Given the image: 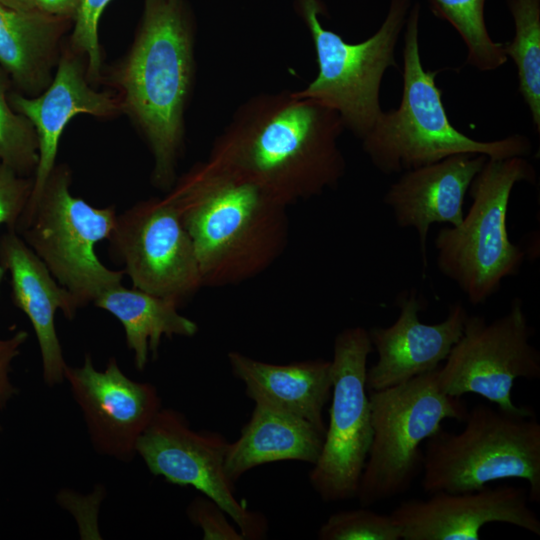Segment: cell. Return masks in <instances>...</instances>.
I'll list each match as a JSON object with an SVG mask.
<instances>
[{
    "label": "cell",
    "mask_w": 540,
    "mask_h": 540,
    "mask_svg": "<svg viewBox=\"0 0 540 540\" xmlns=\"http://www.w3.org/2000/svg\"><path fill=\"white\" fill-rule=\"evenodd\" d=\"M108 240L133 288L180 307L203 287L193 242L168 194L117 215Z\"/></svg>",
    "instance_id": "cell-12"
},
{
    "label": "cell",
    "mask_w": 540,
    "mask_h": 540,
    "mask_svg": "<svg viewBox=\"0 0 540 540\" xmlns=\"http://www.w3.org/2000/svg\"><path fill=\"white\" fill-rule=\"evenodd\" d=\"M532 335L520 297L490 322L468 315L461 337L436 370L440 389L454 397L474 393L507 413L533 416L529 407L516 405L511 397L516 379L540 378V352L530 341Z\"/></svg>",
    "instance_id": "cell-10"
},
{
    "label": "cell",
    "mask_w": 540,
    "mask_h": 540,
    "mask_svg": "<svg viewBox=\"0 0 540 540\" xmlns=\"http://www.w3.org/2000/svg\"><path fill=\"white\" fill-rule=\"evenodd\" d=\"M373 351L361 326L339 332L331 361V406L322 450L309 482L324 502L356 498L372 441L366 373Z\"/></svg>",
    "instance_id": "cell-11"
},
{
    "label": "cell",
    "mask_w": 540,
    "mask_h": 540,
    "mask_svg": "<svg viewBox=\"0 0 540 540\" xmlns=\"http://www.w3.org/2000/svg\"><path fill=\"white\" fill-rule=\"evenodd\" d=\"M0 162L26 177L38 162V145L33 126L11 106L0 72Z\"/></svg>",
    "instance_id": "cell-26"
},
{
    "label": "cell",
    "mask_w": 540,
    "mask_h": 540,
    "mask_svg": "<svg viewBox=\"0 0 540 540\" xmlns=\"http://www.w3.org/2000/svg\"><path fill=\"white\" fill-rule=\"evenodd\" d=\"M528 502V491L523 487L485 486L404 500L390 515L403 540H477L482 527L491 522L514 525L539 536L540 519Z\"/></svg>",
    "instance_id": "cell-15"
},
{
    "label": "cell",
    "mask_w": 540,
    "mask_h": 540,
    "mask_svg": "<svg viewBox=\"0 0 540 540\" xmlns=\"http://www.w3.org/2000/svg\"><path fill=\"white\" fill-rule=\"evenodd\" d=\"M537 173L526 157L487 158L472 180L471 205L457 226L436 234V266L474 306L485 304L507 277L519 273L526 252L510 240L507 213L517 183L535 184Z\"/></svg>",
    "instance_id": "cell-5"
},
{
    "label": "cell",
    "mask_w": 540,
    "mask_h": 540,
    "mask_svg": "<svg viewBox=\"0 0 540 540\" xmlns=\"http://www.w3.org/2000/svg\"><path fill=\"white\" fill-rule=\"evenodd\" d=\"M227 359L232 374L243 382L245 394L254 403L301 417L325 435L323 409L332 389L330 360L272 364L238 351H230Z\"/></svg>",
    "instance_id": "cell-20"
},
{
    "label": "cell",
    "mask_w": 540,
    "mask_h": 540,
    "mask_svg": "<svg viewBox=\"0 0 540 540\" xmlns=\"http://www.w3.org/2000/svg\"><path fill=\"white\" fill-rule=\"evenodd\" d=\"M395 305L399 314L393 324L368 330L378 355L377 362L367 368L368 391L396 386L438 369L461 337L469 315L461 302H455L441 322L423 323L419 314L427 302L415 289L401 292Z\"/></svg>",
    "instance_id": "cell-16"
},
{
    "label": "cell",
    "mask_w": 540,
    "mask_h": 540,
    "mask_svg": "<svg viewBox=\"0 0 540 540\" xmlns=\"http://www.w3.org/2000/svg\"><path fill=\"white\" fill-rule=\"evenodd\" d=\"M168 195L193 242L203 287L254 278L287 247L288 207L209 159L193 166Z\"/></svg>",
    "instance_id": "cell-2"
},
{
    "label": "cell",
    "mask_w": 540,
    "mask_h": 540,
    "mask_svg": "<svg viewBox=\"0 0 540 540\" xmlns=\"http://www.w3.org/2000/svg\"><path fill=\"white\" fill-rule=\"evenodd\" d=\"M344 130L335 110L296 91L261 93L236 109L208 159L288 207L338 186L346 172Z\"/></svg>",
    "instance_id": "cell-1"
},
{
    "label": "cell",
    "mask_w": 540,
    "mask_h": 540,
    "mask_svg": "<svg viewBox=\"0 0 540 540\" xmlns=\"http://www.w3.org/2000/svg\"><path fill=\"white\" fill-rule=\"evenodd\" d=\"M324 436L301 417L254 403L239 438L229 442L225 473L235 483L249 470L267 463L295 460L314 465L320 456Z\"/></svg>",
    "instance_id": "cell-21"
},
{
    "label": "cell",
    "mask_w": 540,
    "mask_h": 540,
    "mask_svg": "<svg viewBox=\"0 0 540 540\" xmlns=\"http://www.w3.org/2000/svg\"><path fill=\"white\" fill-rule=\"evenodd\" d=\"M421 5L407 15L403 47V92L397 109L383 111L361 140L372 165L384 175L400 174L456 154L488 158L527 157L530 139L513 134L492 141L473 139L456 129L446 113L435 79L439 70H425L419 49Z\"/></svg>",
    "instance_id": "cell-4"
},
{
    "label": "cell",
    "mask_w": 540,
    "mask_h": 540,
    "mask_svg": "<svg viewBox=\"0 0 540 540\" xmlns=\"http://www.w3.org/2000/svg\"><path fill=\"white\" fill-rule=\"evenodd\" d=\"M186 514L202 530L204 540H245L240 530L230 524L227 513L203 494L189 503Z\"/></svg>",
    "instance_id": "cell-30"
},
{
    "label": "cell",
    "mask_w": 540,
    "mask_h": 540,
    "mask_svg": "<svg viewBox=\"0 0 540 540\" xmlns=\"http://www.w3.org/2000/svg\"><path fill=\"white\" fill-rule=\"evenodd\" d=\"M458 433L442 427L425 443L421 487L424 492L460 493L504 479L528 483L531 502H540V424L477 404Z\"/></svg>",
    "instance_id": "cell-6"
},
{
    "label": "cell",
    "mask_w": 540,
    "mask_h": 540,
    "mask_svg": "<svg viewBox=\"0 0 540 540\" xmlns=\"http://www.w3.org/2000/svg\"><path fill=\"white\" fill-rule=\"evenodd\" d=\"M486 0H428L431 12L448 22L467 48L466 63L479 71H493L504 65L508 57L504 43L495 42L484 18Z\"/></svg>",
    "instance_id": "cell-25"
},
{
    "label": "cell",
    "mask_w": 540,
    "mask_h": 540,
    "mask_svg": "<svg viewBox=\"0 0 540 540\" xmlns=\"http://www.w3.org/2000/svg\"><path fill=\"white\" fill-rule=\"evenodd\" d=\"M192 77L193 30L184 1L146 0L122 86L154 157L153 182L167 190L176 180Z\"/></svg>",
    "instance_id": "cell-3"
},
{
    "label": "cell",
    "mask_w": 540,
    "mask_h": 540,
    "mask_svg": "<svg viewBox=\"0 0 540 540\" xmlns=\"http://www.w3.org/2000/svg\"><path fill=\"white\" fill-rule=\"evenodd\" d=\"M228 445L221 433L194 430L181 412L161 408L140 436L136 453L151 474L174 485L193 487L215 501L244 539H264L269 528L266 517L236 499L234 483L225 473Z\"/></svg>",
    "instance_id": "cell-13"
},
{
    "label": "cell",
    "mask_w": 540,
    "mask_h": 540,
    "mask_svg": "<svg viewBox=\"0 0 540 540\" xmlns=\"http://www.w3.org/2000/svg\"><path fill=\"white\" fill-rule=\"evenodd\" d=\"M0 3L19 10L36 9L33 0H0Z\"/></svg>",
    "instance_id": "cell-33"
},
{
    "label": "cell",
    "mask_w": 540,
    "mask_h": 540,
    "mask_svg": "<svg viewBox=\"0 0 540 540\" xmlns=\"http://www.w3.org/2000/svg\"><path fill=\"white\" fill-rule=\"evenodd\" d=\"M515 35L504 43L506 56L517 67L518 91L540 133V0H507Z\"/></svg>",
    "instance_id": "cell-24"
},
{
    "label": "cell",
    "mask_w": 540,
    "mask_h": 540,
    "mask_svg": "<svg viewBox=\"0 0 540 540\" xmlns=\"http://www.w3.org/2000/svg\"><path fill=\"white\" fill-rule=\"evenodd\" d=\"M61 19L38 9L19 10L0 3V66L20 88L38 86Z\"/></svg>",
    "instance_id": "cell-23"
},
{
    "label": "cell",
    "mask_w": 540,
    "mask_h": 540,
    "mask_svg": "<svg viewBox=\"0 0 540 540\" xmlns=\"http://www.w3.org/2000/svg\"><path fill=\"white\" fill-rule=\"evenodd\" d=\"M436 370L369 391L373 434L356 494L361 506L408 491L422 468L421 443L444 419L465 420V402L440 389Z\"/></svg>",
    "instance_id": "cell-8"
},
{
    "label": "cell",
    "mask_w": 540,
    "mask_h": 540,
    "mask_svg": "<svg viewBox=\"0 0 540 540\" xmlns=\"http://www.w3.org/2000/svg\"><path fill=\"white\" fill-rule=\"evenodd\" d=\"M487 158L483 154H456L404 171L384 194L383 202L396 224L417 232L424 268L431 225L460 224L469 186Z\"/></svg>",
    "instance_id": "cell-17"
},
{
    "label": "cell",
    "mask_w": 540,
    "mask_h": 540,
    "mask_svg": "<svg viewBox=\"0 0 540 540\" xmlns=\"http://www.w3.org/2000/svg\"><path fill=\"white\" fill-rule=\"evenodd\" d=\"M0 266L10 275L11 299L30 320L40 348L42 374L49 387L62 384L66 362L55 328L60 309L71 320L81 308L21 236L7 230L0 236Z\"/></svg>",
    "instance_id": "cell-18"
},
{
    "label": "cell",
    "mask_w": 540,
    "mask_h": 540,
    "mask_svg": "<svg viewBox=\"0 0 540 540\" xmlns=\"http://www.w3.org/2000/svg\"><path fill=\"white\" fill-rule=\"evenodd\" d=\"M64 377L94 450L121 462L132 461L140 436L162 408L156 387L130 379L114 357L99 371L90 354L80 366L67 365Z\"/></svg>",
    "instance_id": "cell-14"
},
{
    "label": "cell",
    "mask_w": 540,
    "mask_h": 540,
    "mask_svg": "<svg viewBox=\"0 0 540 540\" xmlns=\"http://www.w3.org/2000/svg\"><path fill=\"white\" fill-rule=\"evenodd\" d=\"M320 540H399L401 529L390 514L366 507L333 513L321 525Z\"/></svg>",
    "instance_id": "cell-27"
},
{
    "label": "cell",
    "mask_w": 540,
    "mask_h": 540,
    "mask_svg": "<svg viewBox=\"0 0 540 540\" xmlns=\"http://www.w3.org/2000/svg\"><path fill=\"white\" fill-rule=\"evenodd\" d=\"M35 8L48 15L65 17L76 12L81 0H33Z\"/></svg>",
    "instance_id": "cell-32"
},
{
    "label": "cell",
    "mask_w": 540,
    "mask_h": 540,
    "mask_svg": "<svg viewBox=\"0 0 540 540\" xmlns=\"http://www.w3.org/2000/svg\"><path fill=\"white\" fill-rule=\"evenodd\" d=\"M33 189V180L20 176L0 162V226L17 230L27 208Z\"/></svg>",
    "instance_id": "cell-28"
},
{
    "label": "cell",
    "mask_w": 540,
    "mask_h": 540,
    "mask_svg": "<svg viewBox=\"0 0 540 540\" xmlns=\"http://www.w3.org/2000/svg\"><path fill=\"white\" fill-rule=\"evenodd\" d=\"M93 303L120 321L139 371L145 369L150 353L157 358L162 337H192L198 331V325L181 315L173 301L121 283L105 290Z\"/></svg>",
    "instance_id": "cell-22"
},
{
    "label": "cell",
    "mask_w": 540,
    "mask_h": 540,
    "mask_svg": "<svg viewBox=\"0 0 540 540\" xmlns=\"http://www.w3.org/2000/svg\"><path fill=\"white\" fill-rule=\"evenodd\" d=\"M69 185L68 172L54 168L16 232L83 307L120 284L124 271L107 268L95 252V245L112 234L115 207H94L74 197Z\"/></svg>",
    "instance_id": "cell-9"
},
{
    "label": "cell",
    "mask_w": 540,
    "mask_h": 540,
    "mask_svg": "<svg viewBox=\"0 0 540 540\" xmlns=\"http://www.w3.org/2000/svg\"><path fill=\"white\" fill-rule=\"evenodd\" d=\"M9 100L13 109L33 126L38 145L33 189L23 218L38 201L55 168L59 140L68 122L79 113L102 116L117 107L108 94L92 90L76 62L68 58L60 62L55 78L44 94L36 98L13 94L9 95Z\"/></svg>",
    "instance_id": "cell-19"
},
{
    "label": "cell",
    "mask_w": 540,
    "mask_h": 540,
    "mask_svg": "<svg viewBox=\"0 0 540 540\" xmlns=\"http://www.w3.org/2000/svg\"><path fill=\"white\" fill-rule=\"evenodd\" d=\"M294 8L309 31L318 66L315 78L296 93L335 110L345 130L362 140L383 112L380 87L385 72L397 67L395 50L411 0H390L379 29L358 43L323 27V0H294Z\"/></svg>",
    "instance_id": "cell-7"
},
{
    "label": "cell",
    "mask_w": 540,
    "mask_h": 540,
    "mask_svg": "<svg viewBox=\"0 0 540 540\" xmlns=\"http://www.w3.org/2000/svg\"><path fill=\"white\" fill-rule=\"evenodd\" d=\"M110 1L81 0L75 12L76 23L72 35L73 43L87 54L91 74H97L100 68L98 24L105 7Z\"/></svg>",
    "instance_id": "cell-29"
},
{
    "label": "cell",
    "mask_w": 540,
    "mask_h": 540,
    "mask_svg": "<svg viewBox=\"0 0 540 540\" xmlns=\"http://www.w3.org/2000/svg\"><path fill=\"white\" fill-rule=\"evenodd\" d=\"M6 271L0 266V292ZM29 334L18 330L7 338H0V415L7 404L18 394V388L13 384L10 374L13 361L20 355L22 346ZM2 430L0 422V432Z\"/></svg>",
    "instance_id": "cell-31"
}]
</instances>
